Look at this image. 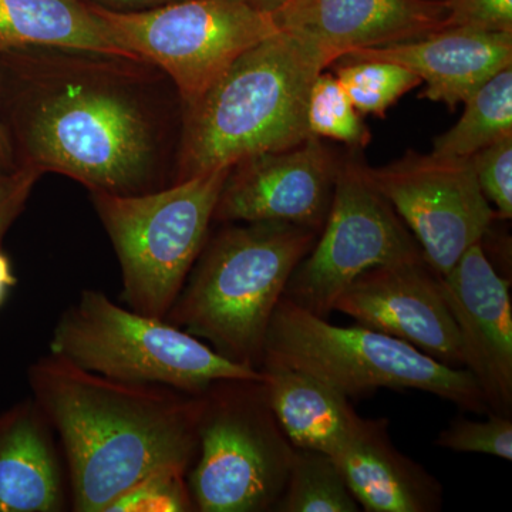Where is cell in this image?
<instances>
[{
	"label": "cell",
	"instance_id": "cell-20",
	"mask_svg": "<svg viewBox=\"0 0 512 512\" xmlns=\"http://www.w3.org/2000/svg\"><path fill=\"white\" fill-rule=\"evenodd\" d=\"M22 47L134 57L111 42L89 0H0V53Z\"/></svg>",
	"mask_w": 512,
	"mask_h": 512
},
{
	"label": "cell",
	"instance_id": "cell-26",
	"mask_svg": "<svg viewBox=\"0 0 512 512\" xmlns=\"http://www.w3.org/2000/svg\"><path fill=\"white\" fill-rule=\"evenodd\" d=\"M437 446L457 453H480L512 460L511 416L493 413L487 420L457 417L439 434Z\"/></svg>",
	"mask_w": 512,
	"mask_h": 512
},
{
	"label": "cell",
	"instance_id": "cell-10",
	"mask_svg": "<svg viewBox=\"0 0 512 512\" xmlns=\"http://www.w3.org/2000/svg\"><path fill=\"white\" fill-rule=\"evenodd\" d=\"M420 256L423 252L412 232L367 181L362 161L348 157L338 164L322 231L293 271L284 296L326 318L357 276Z\"/></svg>",
	"mask_w": 512,
	"mask_h": 512
},
{
	"label": "cell",
	"instance_id": "cell-19",
	"mask_svg": "<svg viewBox=\"0 0 512 512\" xmlns=\"http://www.w3.org/2000/svg\"><path fill=\"white\" fill-rule=\"evenodd\" d=\"M262 383L279 426L295 448L335 456L363 420L349 397L318 377L281 365H262Z\"/></svg>",
	"mask_w": 512,
	"mask_h": 512
},
{
	"label": "cell",
	"instance_id": "cell-13",
	"mask_svg": "<svg viewBox=\"0 0 512 512\" xmlns=\"http://www.w3.org/2000/svg\"><path fill=\"white\" fill-rule=\"evenodd\" d=\"M333 311L451 367L463 366L460 336L440 275L423 256L369 269L336 299Z\"/></svg>",
	"mask_w": 512,
	"mask_h": 512
},
{
	"label": "cell",
	"instance_id": "cell-22",
	"mask_svg": "<svg viewBox=\"0 0 512 512\" xmlns=\"http://www.w3.org/2000/svg\"><path fill=\"white\" fill-rule=\"evenodd\" d=\"M360 510L329 454L295 448L278 512H356Z\"/></svg>",
	"mask_w": 512,
	"mask_h": 512
},
{
	"label": "cell",
	"instance_id": "cell-8",
	"mask_svg": "<svg viewBox=\"0 0 512 512\" xmlns=\"http://www.w3.org/2000/svg\"><path fill=\"white\" fill-rule=\"evenodd\" d=\"M295 447L279 426L262 380L225 379L202 393L198 450L188 471L200 512L274 511Z\"/></svg>",
	"mask_w": 512,
	"mask_h": 512
},
{
	"label": "cell",
	"instance_id": "cell-17",
	"mask_svg": "<svg viewBox=\"0 0 512 512\" xmlns=\"http://www.w3.org/2000/svg\"><path fill=\"white\" fill-rule=\"evenodd\" d=\"M56 434L32 396L0 412V512H63L70 505Z\"/></svg>",
	"mask_w": 512,
	"mask_h": 512
},
{
	"label": "cell",
	"instance_id": "cell-28",
	"mask_svg": "<svg viewBox=\"0 0 512 512\" xmlns=\"http://www.w3.org/2000/svg\"><path fill=\"white\" fill-rule=\"evenodd\" d=\"M451 28L512 32V0H447Z\"/></svg>",
	"mask_w": 512,
	"mask_h": 512
},
{
	"label": "cell",
	"instance_id": "cell-9",
	"mask_svg": "<svg viewBox=\"0 0 512 512\" xmlns=\"http://www.w3.org/2000/svg\"><path fill=\"white\" fill-rule=\"evenodd\" d=\"M90 8L114 45L153 63L173 82L183 111L239 56L279 32L272 15L239 0H178L144 10L90 2Z\"/></svg>",
	"mask_w": 512,
	"mask_h": 512
},
{
	"label": "cell",
	"instance_id": "cell-24",
	"mask_svg": "<svg viewBox=\"0 0 512 512\" xmlns=\"http://www.w3.org/2000/svg\"><path fill=\"white\" fill-rule=\"evenodd\" d=\"M306 119L309 133L315 137L332 138L352 147L366 146L372 138L338 77L325 70L313 82Z\"/></svg>",
	"mask_w": 512,
	"mask_h": 512
},
{
	"label": "cell",
	"instance_id": "cell-30",
	"mask_svg": "<svg viewBox=\"0 0 512 512\" xmlns=\"http://www.w3.org/2000/svg\"><path fill=\"white\" fill-rule=\"evenodd\" d=\"M16 284H18V278L13 272L12 262H10L9 256L0 248V308L8 298L10 289Z\"/></svg>",
	"mask_w": 512,
	"mask_h": 512
},
{
	"label": "cell",
	"instance_id": "cell-1",
	"mask_svg": "<svg viewBox=\"0 0 512 512\" xmlns=\"http://www.w3.org/2000/svg\"><path fill=\"white\" fill-rule=\"evenodd\" d=\"M167 79L137 57L63 47L0 53V124L16 164L66 175L90 192L167 187Z\"/></svg>",
	"mask_w": 512,
	"mask_h": 512
},
{
	"label": "cell",
	"instance_id": "cell-5",
	"mask_svg": "<svg viewBox=\"0 0 512 512\" xmlns=\"http://www.w3.org/2000/svg\"><path fill=\"white\" fill-rule=\"evenodd\" d=\"M262 365L302 370L348 397L377 389H412L468 412H488L467 369L444 365L409 343L366 326L332 325L285 296L266 330Z\"/></svg>",
	"mask_w": 512,
	"mask_h": 512
},
{
	"label": "cell",
	"instance_id": "cell-32",
	"mask_svg": "<svg viewBox=\"0 0 512 512\" xmlns=\"http://www.w3.org/2000/svg\"><path fill=\"white\" fill-rule=\"evenodd\" d=\"M245 5L251 6L252 9L259 10V12L275 13L276 10L282 8L288 0H239Z\"/></svg>",
	"mask_w": 512,
	"mask_h": 512
},
{
	"label": "cell",
	"instance_id": "cell-12",
	"mask_svg": "<svg viewBox=\"0 0 512 512\" xmlns=\"http://www.w3.org/2000/svg\"><path fill=\"white\" fill-rule=\"evenodd\" d=\"M338 164L315 136L289 150L244 158L229 170L212 221L289 222L320 232Z\"/></svg>",
	"mask_w": 512,
	"mask_h": 512
},
{
	"label": "cell",
	"instance_id": "cell-14",
	"mask_svg": "<svg viewBox=\"0 0 512 512\" xmlns=\"http://www.w3.org/2000/svg\"><path fill=\"white\" fill-rule=\"evenodd\" d=\"M440 284L460 336L463 366L476 379L488 410L511 416L510 282L498 275L483 242H477L440 276Z\"/></svg>",
	"mask_w": 512,
	"mask_h": 512
},
{
	"label": "cell",
	"instance_id": "cell-2",
	"mask_svg": "<svg viewBox=\"0 0 512 512\" xmlns=\"http://www.w3.org/2000/svg\"><path fill=\"white\" fill-rule=\"evenodd\" d=\"M28 383L62 444L73 511L109 512L144 478L190 471L202 393L111 379L50 352L29 366Z\"/></svg>",
	"mask_w": 512,
	"mask_h": 512
},
{
	"label": "cell",
	"instance_id": "cell-18",
	"mask_svg": "<svg viewBox=\"0 0 512 512\" xmlns=\"http://www.w3.org/2000/svg\"><path fill=\"white\" fill-rule=\"evenodd\" d=\"M332 457L350 493L365 511L441 510L439 481L393 446L387 420H363L355 436Z\"/></svg>",
	"mask_w": 512,
	"mask_h": 512
},
{
	"label": "cell",
	"instance_id": "cell-7",
	"mask_svg": "<svg viewBox=\"0 0 512 512\" xmlns=\"http://www.w3.org/2000/svg\"><path fill=\"white\" fill-rule=\"evenodd\" d=\"M229 168L138 195L92 192L120 262L127 308L165 319L208 239Z\"/></svg>",
	"mask_w": 512,
	"mask_h": 512
},
{
	"label": "cell",
	"instance_id": "cell-25",
	"mask_svg": "<svg viewBox=\"0 0 512 512\" xmlns=\"http://www.w3.org/2000/svg\"><path fill=\"white\" fill-rule=\"evenodd\" d=\"M188 473L180 470L160 471L144 478L114 501L109 512H192Z\"/></svg>",
	"mask_w": 512,
	"mask_h": 512
},
{
	"label": "cell",
	"instance_id": "cell-29",
	"mask_svg": "<svg viewBox=\"0 0 512 512\" xmlns=\"http://www.w3.org/2000/svg\"><path fill=\"white\" fill-rule=\"evenodd\" d=\"M42 177L39 171L28 165L0 168V248L6 232L25 208L30 192Z\"/></svg>",
	"mask_w": 512,
	"mask_h": 512
},
{
	"label": "cell",
	"instance_id": "cell-16",
	"mask_svg": "<svg viewBox=\"0 0 512 512\" xmlns=\"http://www.w3.org/2000/svg\"><path fill=\"white\" fill-rule=\"evenodd\" d=\"M339 60H380L412 70L426 83L421 99L450 109L512 66V32L447 28L410 42L355 50Z\"/></svg>",
	"mask_w": 512,
	"mask_h": 512
},
{
	"label": "cell",
	"instance_id": "cell-33",
	"mask_svg": "<svg viewBox=\"0 0 512 512\" xmlns=\"http://www.w3.org/2000/svg\"><path fill=\"white\" fill-rule=\"evenodd\" d=\"M16 167L15 160H13L12 150L6 138L5 131H3L2 124H0V168L6 170V168Z\"/></svg>",
	"mask_w": 512,
	"mask_h": 512
},
{
	"label": "cell",
	"instance_id": "cell-23",
	"mask_svg": "<svg viewBox=\"0 0 512 512\" xmlns=\"http://www.w3.org/2000/svg\"><path fill=\"white\" fill-rule=\"evenodd\" d=\"M336 77L360 114L383 117L421 79L400 64L380 60H345Z\"/></svg>",
	"mask_w": 512,
	"mask_h": 512
},
{
	"label": "cell",
	"instance_id": "cell-4",
	"mask_svg": "<svg viewBox=\"0 0 512 512\" xmlns=\"http://www.w3.org/2000/svg\"><path fill=\"white\" fill-rule=\"evenodd\" d=\"M242 224L207 239L165 320L259 370L276 305L319 231L279 221Z\"/></svg>",
	"mask_w": 512,
	"mask_h": 512
},
{
	"label": "cell",
	"instance_id": "cell-31",
	"mask_svg": "<svg viewBox=\"0 0 512 512\" xmlns=\"http://www.w3.org/2000/svg\"><path fill=\"white\" fill-rule=\"evenodd\" d=\"M173 2H178V0H96L99 5L116 10H144Z\"/></svg>",
	"mask_w": 512,
	"mask_h": 512
},
{
	"label": "cell",
	"instance_id": "cell-34",
	"mask_svg": "<svg viewBox=\"0 0 512 512\" xmlns=\"http://www.w3.org/2000/svg\"><path fill=\"white\" fill-rule=\"evenodd\" d=\"M90 2H94V0H90Z\"/></svg>",
	"mask_w": 512,
	"mask_h": 512
},
{
	"label": "cell",
	"instance_id": "cell-6",
	"mask_svg": "<svg viewBox=\"0 0 512 512\" xmlns=\"http://www.w3.org/2000/svg\"><path fill=\"white\" fill-rule=\"evenodd\" d=\"M49 346L87 372L190 394L218 380H262L261 370L232 362L168 320L121 306L96 289H83L63 311Z\"/></svg>",
	"mask_w": 512,
	"mask_h": 512
},
{
	"label": "cell",
	"instance_id": "cell-21",
	"mask_svg": "<svg viewBox=\"0 0 512 512\" xmlns=\"http://www.w3.org/2000/svg\"><path fill=\"white\" fill-rule=\"evenodd\" d=\"M464 104L461 119L434 140V156L470 158L512 136V66L495 74Z\"/></svg>",
	"mask_w": 512,
	"mask_h": 512
},
{
	"label": "cell",
	"instance_id": "cell-27",
	"mask_svg": "<svg viewBox=\"0 0 512 512\" xmlns=\"http://www.w3.org/2000/svg\"><path fill=\"white\" fill-rule=\"evenodd\" d=\"M471 158L478 184L504 220L512 217V136L483 148Z\"/></svg>",
	"mask_w": 512,
	"mask_h": 512
},
{
	"label": "cell",
	"instance_id": "cell-15",
	"mask_svg": "<svg viewBox=\"0 0 512 512\" xmlns=\"http://www.w3.org/2000/svg\"><path fill=\"white\" fill-rule=\"evenodd\" d=\"M272 18L278 30L303 37L335 62L451 28L447 0H288Z\"/></svg>",
	"mask_w": 512,
	"mask_h": 512
},
{
	"label": "cell",
	"instance_id": "cell-3",
	"mask_svg": "<svg viewBox=\"0 0 512 512\" xmlns=\"http://www.w3.org/2000/svg\"><path fill=\"white\" fill-rule=\"evenodd\" d=\"M333 62L320 47L282 30L239 56L183 111L173 184L311 137L309 93Z\"/></svg>",
	"mask_w": 512,
	"mask_h": 512
},
{
	"label": "cell",
	"instance_id": "cell-11",
	"mask_svg": "<svg viewBox=\"0 0 512 512\" xmlns=\"http://www.w3.org/2000/svg\"><path fill=\"white\" fill-rule=\"evenodd\" d=\"M363 173L402 218L437 275L448 274L493 224L495 212L471 158L409 151L384 167L363 164Z\"/></svg>",
	"mask_w": 512,
	"mask_h": 512
}]
</instances>
